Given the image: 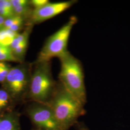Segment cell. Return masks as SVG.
<instances>
[{
	"label": "cell",
	"mask_w": 130,
	"mask_h": 130,
	"mask_svg": "<svg viewBox=\"0 0 130 130\" xmlns=\"http://www.w3.org/2000/svg\"><path fill=\"white\" fill-rule=\"evenodd\" d=\"M54 112L61 130H68L85 114L84 105L59 82L51 99L47 103Z\"/></svg>",
	"instance_id": "6da1fadb"
},
{
	"label": "cell",
	"mask_w": 130,
	"mask_h": 130,
	"mask_svg": "<svg viewBox=\"0 0 130 130\" xmlns=\"http://www.w3.org/2000/svg\"><path fill=\"white\" fill-rule=\"evenodd\" d=\"M28 68L24 65H19L11 68L4 83L5 89L10 96L19 98L22 96L27 88L28 89L30 79Z\"/></svg>",
	"instance_id": "5b68a950"
},
{
	"label": "cell",
	"mask_w": 130,
	"mask_h": 130,
	"mask_svg": "<svg viewBox=\"0 0 130 130\" xmlns=\"http://www.w3.org/2000/svg\"><path fill=\"white\" fill-rule=\"evenodd\" d=\"M28 41L22 42L20 45L14 50H12L14 56L18 59L19 61L23 59L25 56L28 46Z\"/></svg>",
	"instance_id": "7c38bea8"
},
{
	"label": "cell",
	"mask_w": 130,
	"mask_h": 130,
	"mask_svg": "<svg viewBox=\"0 0 130 130\" xmlns=\"http://www.w3.org/2000/svg\"><path fill=\"white\" fill-rule=\"evenodd\" d=\"M0 130H20L18 116L10 112L0 117Z\"/></svg>",
	"instance_id": "ba28073f"
},
{
	"label": "cell",
	"mask_w": 130,
	"mask_h": 130,
	"mask_svg": "<svg viewBox=\"0 0 130 130\" xmlns=\"http://www.w3.org/2000/svg\"><path fill=\"white\" fill-rule=\"evenodd\" d=\"M19 33L8 29L2 28L0 29V45L5 47H9L14 38Z\"/></svg>",
	"instance_id": "9c48e42d"
},
{
	"label": "cell",
	"mask_w": 130,
	"mask_h": 130,
	"mask_svg": "<svg viewBox=\"0 0 130 130\" xmlns=\"http://www.w3.org/2000/svg\"><path fill=\"white\" fill-rule=\"evenodd\" d=\"M11 68L5 62H0V83L5 82Z\"/></svg>",
	"instance_id": "9a60e30c"
},
{
	"label": "cell",
	"mask_w": 130,
	"mask_h": 130,
	"mask_svg": "<svg viewBox=\"0 0 130 130\" xmlns=\"http://www.w3.org/2000/svg\"><path fill=\"white\" fill-rule=\"evenodd\" d=\"M5 61L19 62L18 59L14 56L10 47H7L0 52V62H4Z\"/></svg>",
	"instance_id": "8fae6325"
},
{
	"label": "cell",
	"mask_w": 130,
	"mask_h": 130,
	"mask_svg": "<svg viewBox=\"0 0 130 130\" xmlns=\"http://www.w3.org/2000/svg\"><path fill=\"white\" fill-rule=\"evenodd\" d=\"M23 22V18H21L19 19V20H18L16 22H15L14 24H13L12 26H11L8 29L11 31L18 32V31L22 26Z\"/></svg>",
	"instance_id": "ac0fdd59"
},
{
	"label": "cell",
	"mask_w": 130,
	"mask_h": 130,
	"mask_svg": "<svg viewBox=\"0 0 130 130\" xmlns=\"http://www.w3.org/2000/svg\"><path fill=\"white\" fill-rule=\"evenodd\" d=\"M28 112L38 130H61L51 107L48 104L35 102L29 107Z\"/></svg>",
	"instance_id": "8992f818"
},
{
	"label": "cell",
	"mask_w": 130,
	"mask_h": 130,
	"mask_svg": "<svg viewBox=\"0 0 130 130\" xmlns=\"http://www.w3.org/2000/svg\"><path fill=\"white\" fill-rule=\"evenodd\" d=\"M78 130H90L87 127L85 126L84 125L82 124H80L78 126Z\"/></svg>",
	"instance_id": "44dd1931"
},
{
	"label": "cell",
	"mask_w": 130,
	"mask_h": 130,
	"mask_svg": "<svg viewBox=\"0 0 130 130\" xmlns=\"http://www.w3.org/2000/svg\"><path fill=\"white\" fill-rule=\"evenodd\" d=\"M13 8L14 7L21 6L24 5H29V4L30 3L28 1L26 0H10Z\"/></svg>",
	"instance_id": "d6986e66"
},
{
	"label": "cell",
	"mask_w": 130,
	"mask_h": 130,
	"mask_svg": "<svg viewBox=\"0 0 130 130\" xmlns=\"http://www.w3.org/2000/svg\"><path fill=\"white\" fill-rule=\"evenodd\" d=\"M78 2L76 0L56 3L49 2L41 8L34 9L30 15L33 23H40L65 12Z\"/></svg>",
	"instance_id": "52a82bcc"
},
{
	"label": "cell",
	"mask_w": 130,
	"mask_h": 130,
	"mask_svg": "<svg viewBox=\"0 0 130 130\" xmlns=\"http://www.w3.org/2000/svg\"><path fill=\"white\" fill-rule=\"evenodd\" d=\"M29 30L28 29V30L25 31L23 33L21 34H19L18 36L14 38L13 42L10 46V48L12 50L19 47L22 42L28 41V38L30 33Z\"/></svg>",
	"instance_id": "30bf717a"
},
{
	"label": "cell",
	"mask_w": 130,
	"mask_h": 130,
	"mask_svg": "<svg viewBox=\"0 0 130 130\" xmlns=\"http://www.w3.org/2000/svg\"><path fill=\"white\" fill-rule=\"evenodd\" d=\"M21 18H22V17L14 15V16H12L10 18L5 19L3 28L8 29L11 26H12L15 22H16Z\"/></svg>",
	"instance_id": "2e32d148"
},
{
	"label": "cell",
	"mask_w": 130,
	"mask_h": 130,
	"mask_svg": "<svg viewBox=\"0 0 130 130\" xmlns=\"http://www.w3.org/2000/svg\"><path fill=\"white\" fill-rule=\"evenodd\" d=\"M30 10L29 5L19 6L13 8L14 15L20 16L22 18H23L25 15H27V14L31 15L33 10L31 11Z\"/></svg>",
	"instance_id": "5bb4252c"
},
{
	"label": "cell",
	"mask_w": 130,
	"mask_h": 130,
	"mask_svg": "<svg viewBox=\"0 0 130 130\" xmlns=\"http://www.w3.org/2000/svg\"><path fill=\"white\" fill-rule=\"evenodd\" d=\"M5 19H5L4 17L0 15V29L3 28V26L5 23Z\"/></svg>",
	"instance_id": "ffe728a7"
},
{
	"label": "cell",
	"mask_w": 130,
	"mask_h": 130,
	"mask_svg": "<svg viewBox=\"0 0 130 130\" xmlns=\"http://www.w3.org/2000/svg\"><path fill=\"white\" fill-rule=\"evenodd\" d=\"M78 21L76 16L70 17L65 25L48 38L38 55L36 63L51 61L53 58H59L68 53V44L71 31Z\"/></svg>",
	"instance_id": "277c9868"
},
{
	"label": "cell",
	"mask_w": 130,
	"mask_h": 130,
	"mask_svg": "<svg viewBox=\"0 0 130 130\" xmlns=\"http://www.w3.org/2000/svg\"><path fill=\"white\" fill-rule=\"evenodd\" d=\"M11 97L9 93L5 89H0V111L8 106Z\"/></svg>",
	"instance_id": "4fadbf2b"
},
{
	"label": "cell",
	"mask_w": 130,
	"mask_h": 130,
	"mask_svg": "<svg viewBox=\"0 0 130 130\" xmlns=\"http://www.w3.org/2000/svg\"><path fill=\"white\" fill-rule=\"evenodd\" d=\"M49 2L48 0H32L30 1V4L34 7V9H36L41 8Z\"/></svg>",
	"instance_id": "e0dca14e"
},
{
	"label": "cell",
	"mask_w": 130,
	"mask_h": 130,
	"mask_svg": "<svg viewBox=\"0 0 130 130\" xmlns=\"http://www.w3.org/2000/svg\"><path fill=\"white\" fill-rule=\"evenodd\" d=\"M59 59L61 64L59 82L85 106L87 96L82 63L69 51Z\"/></svg>",
	"instance_id": "7a4b0ae2"
},
{
	"label": "cell",
	"mask_w": 130,
	"mask_h": 130,
	"mask_svg": "<svg viewBox=\"0 0 130 130\" xmlns=\"http://www.w3.org/2000/svg\"><path fill=\"white\" fill-rule=\"evenodd\" d=\"M30 77L29 96L35 102L47 104L55 92L57 84L53 79L51 61L36 63Z\"/></svg>",
	"instance_id": "3957f363"
}]
</instances>
